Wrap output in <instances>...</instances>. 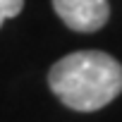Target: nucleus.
<instances>
[{
    "label": "nucleus",
    "instance_id": "obj_1",
    "mask_svg": "<svg viewBox=\"0 0 122 122\" xmlns=\"http://www.w3.org/2000/svg\"><path fill=\"white\" fill-rule=\"evenodd\" d=\"M48 84L67 108L93 112L120 96L122 65L103 50H79L50 67Z\"/></svg>",
    "mask_w": 122,
    "mask_h": 122
},
{
    "label": "nucleus",
    "instance_id": "obj_3",
    "mask_svg": "<svg viewBox=\"0 0 122 122\" xmlns=\"http://www.w3.org/2000/svg\"><path fill=\"white\" fill-rule=\"evenodd\" d=\"M24 0H0V26H3L5 19H12L22 12Z\"/></svg>",
    "mask_w": 122,
    "mask_h": 122
},
{
    "label": "nucleus",
    "instance_id": "obj_2",
    "mask_svg": "<svg viewBox=\"0 0 122 122\" xmlns=\"http://www.w3.org/2000/svg\"><path fill=\"white\" fill-rule=\"evenodd\" d=\"M53 7L70 29L81 34L98 31L110 17L108 0H53Z\"/></svg>",
    "mask_w": 122,
    "mask_h": 122
}]
</instances>
